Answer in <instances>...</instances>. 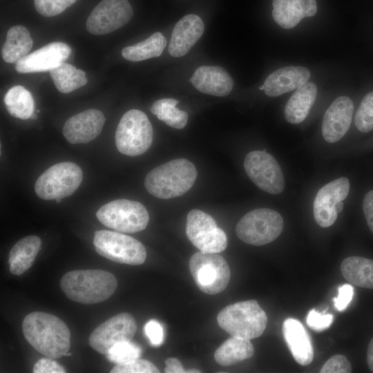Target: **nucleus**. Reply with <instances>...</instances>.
<instances>
[{
	"label": "nucleus",
	"instance_id": "1",
	"mask_svg": "<svg viewBox=\"0 0 373 373\" xmlns=\"http://www.w3.org/2000/svg\"><path fill=\"white\" fill-rule=\"evenodd\" d=\"M22 330L26 340L37 352L50 358L66 356L70 345V333L57 316L33 312L23 319Z\"/></svg>",
	"mask_w": 373,
	"mask_h": 373
},
{
	"label": "nucleus",
	"instance_id": "2",
	"mask_svg": "<svg viewBox=\"0 0 373 373\" xmlns=\"http://www.w3.org/2000/svg\"><path fill=\"white\" fill-rule=\"evenodd\" d=\"M117 286L115 276L100 269L71 271L65 274L60 280L61 289L68 298L88 305L107 300Z\"/></svg>",
	"mask_w": 373,
	"mask_h": 373
},
{
	"label": "nucleus",
	"instance_id": "3",
	"mask_svg": "<svg viewBox=\"0 0 373 373\" xmlns=\"http://www.w3.org/2000/svg\"><path fill=\"white\" fill-rule=\"evenodd\" d=\"M194 164L184 158L171 160L148 173L144 185L147 191L160 199L181 196L193 185L197 178Z\"/></svg>",
	"mask_w": 373,
	"mask_h": 373
},
{
	"label": "nucleus",
	"instance_id": "4",
	"mask_svg": "<svg viewBox=\"0 0 373 373\" xmlns=\"http://www.w3.org/2000/svg\"><path fill=\"white\" fill-rule=\"evenodd\" d=\"M219 326L231 336L251 340L264 332L268 318L256 300L229 305L217 316Z\"/></svg>",
	"mask_w": 373,
	"mask_h": 373
},
{
	"label": "nucleus",
	"instance_id": "5",
	"mask_svg": "<svg viewBox=\"0 0 373 373\" xmlns=\"http://www.w3.org/2000/svg\"><path fill=\"white\" fill-rule=\"evenodd\" d=\"M153 127L146 115L131 109L122 117L115 132V144L122 154L135 157L144 153L153 142Z\"/></svg>",
	"mask_w": 373,
	"mask_h": 373
},
{
	"label": "nucleus",
	"instance_id": "6",
	"mask_svg": "<svg viewBox=\"0 0 373 373\" xmlns=\"http://www.w3.org/2000/svg\"><path fill=\"white\" fill-rule=\"evenodd\" d=\"M284 222L275 210L261 208L251 210L238 221L237 236L244 242L262 246L273 242L283 231Z\"/></svg>",
	"mask_w": 373,
	"mask_h": 373
},
{
	"label": "nucleus",
	"instance_id": "7",
	"mask_svg": "<svg viewBox=\"0 0 373 373\" xmlns=\"http://www.w3.org/2000/svg\"><path fill=\"white\" fill-rule=\"evenodd\" d=\"M83 179L81 168L70 162L51 166L37 180L35 191L37 195L46 200H61L72 195Z\"/></svg>",
	"mask_w": 373,
	"mask_h": 373
},
{
	"label": "nucleus",
	"instance_id": "8",
	"mask_svg": "<svg viewBox=\"0 0 373 373\" xmlns=\"http://www.w3.org/2000/svg\"><path fill=\"white\" fill-rule=\"evenodd\" d=\"M189 270L201 291L213 295L222 291L230 280V269L217 253L198 251L189 260Z\"/></svg>",
	"mask_w": 373,
	"mask_h": 373
},
{
	"label": "nucleus",
	"instance_id": "9",
	"mask_svg": "<svg viewBox=\"0 0 373 373\" xmlns=\"http://www.w3.org/2000/svg\"><path fill=\"white\" fill-rule=\"evenodd\" d=\"M96 216L104 226L122 233L144 230L149 220V213L142 204L126 199L115 200L103 205Z\"/></svg>",
	"mask_w": 373,
	"mask_h": 373
},
{
	"label": "nucleus",
	"instance_id": "10",
	"mask_svg": "<svg viewBox=\"0 0 373 373\" xmlns=\"http://www.w3.org/2000/svg\"><path fill=\"white\" fill-rule=\"evenodd\" d=\"M93 245L99 255L118 263L139 265L146 260L144 246L134 238L119 232L97 231Z\"/></svg>",
	"mask_w": 373,
	"mask_h": 373
},
{
	"label": "nucleus",
	"instance_id": "11",
	"mask_svg": "<svg viewBox=\"0 0 373 373\" xmlns=\"http://www.w3.org/2000/svg\"><path fill=\"white\" fill-rule=\"evenodd\" d=\"M186 234L191 243L203 252L219 254L228 243L225 232L218 227L215 220L199 209L189 212Z\"/></svg>",
	"mask_w": 373,
	"mask_h": 373
},
{
	"label": "nucleus",
	"instance_id": "12",
	"mask_svg": "<svg viewBox=\"0 0 373 373\" xmlns=\"http://www.w3.org/2000/svg\"><path fill=\"white\" fill-rule=\"evenodd\" d=\"M244 169L249 178L261 190L279 194L285 187V178L276 159L264 151L249 152L244 160Z\"/></svg>",
	"mask_w": 373,
	"mask_h": 373
},
{
	"label": "nucleus",
	"instance_id": "13",
	"mask_svg": "<svg viewBox=\"0 0 373 373\" xmlns=\"http://www.w3.org/2000/svg\"><path fill=\"white\" fill-rule=\"evenodd\" d=\"M136 330L134 317L129 313H120L108 318L92 332L89 345L97 352L106 354L115 344L131 341Z\"/></svg>",
	"mask_w": 373,
	"mask_h": 373
},
{
	"label": "nucleus",
	"instance_id": "14",
	"mask_svg": "<svg viewBox=\"0 0 373 373\" xmlns=\"http://www.w3.org/2000/svg\"><path fill=\"white\" fill-rule=\"evenodd\" d=\"M133 14L128 0H102L88 16L86 27L95 35L108 34L126 25Z\"/></svg>",
	"mask_w": 373,
	"mask_h": 373
},
{
	"label": "nucleus",
	"instance_id": "15",
	"mask_svg": "<svg viewBox=\"0 0 373 373\" xmlns=\"http://www.w3.org/2000/svg\"><path fill=\"white\" fill-rule=\"evenodd\" d=\"M350 191V181L339 178L321 187L314 201V217L321 227H329L336 221L338 212L336 204L345 200Z\"/></svg>",
	"mask_w": 373,
	"mask_h": 373
},
{
	"label": "nucleus",
	"instance_id": "16",
	"mask_svg": "<svg viewBox=\"0 0 373 373\" xmlns=\"http://www.w3.org/2000/svg\"><path fill=\"white\" fill-rule=\"evenodd\" d=\"M71 52L65 43L52 42L18 61L15 69L20 73L50 71L64 62Z\"/></svg>",
	"mask_w": 373,
	"mask_h": 373
},
{
	"label": "nucleus",
	"instance_id": "17",
	"mask_svg": "<svg viewBox=\"0 0 373 373\" xmlns=\"http://www.w3.org/2000/svg\"><path fill=\"white\" fill-rule=\"evenodd\" d=\"M105 123L102 112L88 109L66 120L63 135L71 144H85L95 139L102 132Z\"/></svg>",
	"mask_w": 373,
	"mask_h": 373
},
{
	"label": "nucleus",
	"instance_id": "18",
	"mask_svg": "<svg viewBox=\"0 0 373 373\" xmlns=\"http://www.w3.org/2000/svg\"><path fill=\"white\" fill-rule=\"evenodd\" d=\"M354 104L346 96L337 97L326 111L322 124V135L329 143L339 141L347 132L352 119Z\"/></svg>",
	"mask_w": 373,
	"mask_h": 373
},
{
	"label": "nucleus",
	"instance_id": "19",
	"mask_svg": "<svg viewBox=\"0 0 373 373\" xmlns=\"http://www.w3.org/2000/svg\"><path fill=\"white\" fill-rule=\"evenodd\" d=\"M204 25L197 15L189 14L175 25L168 47L169 54L174 57L186 55L202 37Z\"/></svg>",
	"mask_w": 373,
	"mask_h": 373
},
{
	"label": "nucleus",
	"instance_id": "20",
	"mask_svg": "<svg viewBox=\"0 0 373 373\" xmlns=\"http://www.w3.org/2000/svg\"><path fill=\"white\" fill-rule=\"evenodd\" d=\"M191 83L200 92L218 97L228 95L233 86L230 75L218 66H201L195 69Z\"/></svg>",
	"mask_w": 373,
	"mask_h": 373
},
{
	"label": "nucleus",
	"instance_id": "21",
	"mask_svg": "<svg viewBox=\"0 0 373 373\" xmlns=\"http://www.w3.org/2000/svg\"><path fill=\"white\" fill-rule=\"evenodd\" d=\"M310 78L309 70L303 66H286L279 68L267 76L264 91L270 97H277L296 90Z\"/></svg>",
	"mask_w": 373,
	"mask_h": 373
},
{
	"label": "nucleus",
	"instance_id": "22",
	"mask_svg": "<svg viewBox=\"0 0 373 373\" xmlns=\"http://www.w3.org/2000/svg\"><path fill=\"white\" fill-rule=\"evenodd\" d=\"M283 334L295 361L302 365L312 363L314 349L309 334L297 319L289 318L283 323Z\"/></svg>",
	"mask_w": 373,
	"mask_h": 373
},
{
	"label": "nucleus",
	"instance_id": "23",
	"mask_svg": "<svg viewBox=\"0 0 373 373\" xmlns=\"http://www.w3.org/2000/svg\"><path fill=\"white\" fill-rule=\"evenodd\" d=\"M272 17L283 28L295 27L305 17L317 12L316 0H273Z\"/></svg>",
	"mask_w": 373,
	"mask_h": 373
},
{
	"label": "nucleus",
	"instance_id": "24",
	"mask_svg": "<svg viewBox=\"0 0 373 373\" xmlns=\"http://www.w3.org/2000/svg\"><path fill=\"white\" fill-rule=\"evenodd\" d=\"M317 95L314 83L307 82L296 89L285 108L286 120L293 124L302 122L308 115Z\"/></svg>",
	"mask_w": 373,
	"mask_h": 373
},
{
	"label": "nucleus",
	"instance_id": "25",
	"mask_svg": "<svg viewBox=\"0 0 373 373\" xmlns=\"http://www.w3.org/2000/svg\"><path fill=\"white\" fill-rule=\"evenodd\" d=\"M41 246V240L37 236H28L19 240L9 253L10 271L19 276L33 264Z\"/></svg>",
	"mask_w": 373,
	"mask_h": 373
},
{
	"label": "nucleus",
	"instance_id": "26",
	"mask_svg": "<svg viewBox=\"0 0 373 373\" xmlns=\"http://www.w3.org/2000/svg\"><path fill=\"white\" fill-rule=\"evenodd\" d=\"M33 40L28 30L21 25L11 27L1 49L3 59L10 64L17 63L28 55Z\"/></svg>",
	"mask_w": 373,
	"mask_h": 373
},
{
	"label": "nucleus",
	"instance_id": "27",
	"mask_svg": "<svg viewBox=\"0 0 373 373\" xmlns=\"http://www.w3.org/2000/svg\"><path fill=\"white\" fill-rule=\"evenodd\" d=\"M343 277L355 286L373 289V260L350 256L341 265Z\"/></svg>",
	"mask_w": 373,
	"mask_h": 373
},
{
	"label": "nucleus",
	"instance_id": "28",
	"mask_svg": "<svg viewBox=\"0 0 373 373\" xmlns=\"http://www.w3.org/2000/svg\"><path fill=\"white\" fill-rule=\"evenodd\" d=\"M254 354L250 340L232 336L216 350L214 359L219 365L228 366L248 359Z\"/></svg>",
	"mask_w": 373,
	"mask_h": 373
},
{
	"label": "nucleus",
	"instance_id": "29",
	"mask_svg": "<svg viewBox=\"0 0 373 373\" xmlns=\"http://www.w3.org/2000/svg\"><path fill=\"white\" fill-rule=\"evenodd\" d=\"M4 104L8 113L13 117L28 119L35 114L33 97L22 86L10 88L4 96Z\"/></svg>",
	"mask_w": 373,
	"mask_h": 373
},
{
	"label": "nucleus",
	"instance_id": "30",
	"mask_svg": "<svg viewBox=\"0 0 373 373\" xmlns=\"http://www.w3.org/2000/svg\"><path fill=\"white\" fill-rule=\"evenodd\" d=\"M166 45V39L160 32H156L146 40L122 50V57L128 61H140L161 55Z\"/></svg>",
	"mask_w": 373,
	"mask_h": 373
},
{
	"label": "nucleus",
	"instance_id": "31",
	"mask_svg": "<svg viewBox=\"0 0 373 373\" xmlns=\"http://www.w3.org/2000/svg\"><path fill=\"white\" fill-rule=\"evenodd\" d=\"M50 75L57 89L62 93H70L88 82L83 70L64 62L50 70Z\"/></svg>",
	"mask_w": 373,
	"mask_h": 373
},
{
	"label": "nucleus",
	"instance_id": "32",
	"mask_svg": "<svg viewBox=\"0 0 373 373\" xmlns=\"http://www.w3.org/2000/svg\"><path fill=\"white\" fill-rule=\"evenodd\" d=\"M178 102L173 98L160 99L153 104L151 111L168 126L182 129L186 126L189 115L186 112L176 108Z\"/></svg>",
	"mask_w": 373,
	"mask_h": 373
},
{
	"label": "nucleus",
	"instance_id": "33",
	"mask_svg": "<svg viewBox=\"0 0 373 373\" xmlns=\"http://www.w3.org/2000/svg\"><path fill=\"white\" fill-rule=\"evenodd\" d=\"M141 353V348L129 341L115 344L106 355L110 361L121 364L139 358Z\"/></svg>",
	"mask_w": 373,
	"mask_h": 373
},
{
	"label": "nucleus",
	"instance_id": "34",
	"mask_svg": "<svg viewBox=\"0 0 373 373\" xmlns=\"http://www.w3.org/2000/svg\"><path fill=\"white\" fill-rule=\"evenodd\" d=\"M354 123L361 132L367 133L373 129V92L363 98L356 111Z\"/></svg>",
	"mask_w": 373,
	"mask_h": 373
},
{
	"label": "nucleus",
	"instance_id": "35",
	"mask_svg": "<svg viewBox=\"0 0 373 373\" xmlns=\"http://www.w3.org/2000/svg\"><path fill=\"white\" fill-rule=\"evenodd\" d=\"M77 0H34L36 10L42 16L58 15L71 6Z\"/></svg>",
	"mask_w": 373,
	"mask_h": 373
},
{
	"label": "nucleus",
	"instance_id": "36",
	"mask_svg": "<svg viewBox=\"0 0 373 373\" xmlns=\"http://www.w3.org/2000/svg\"><path fill=\"white\" fill-rule=\"evenodd\" d=\"M111 373H157L160 370L151 362L144 359H135L128 363L116 364Z\"/></svg>",
	"mask_w": 373,
	"mask_h": 373
},
{
	"label": "nucleus",
	"instance_id": "37",
	"mask_svg": "<svg viewBox=\"0 0 373 373\" xmlns=\"http://www.w3.org/2000/svg\"><path fill=\"white\" fill-rule=\"evenodd\" d=\"M352 366L347 358L342 354H336L329 358L320 370L321 373H350Z\"/></svg>",
	"mask_w": 373,
	"mask_h": 373
},
{
	"label": "nucleus",
	"instance_id": "38",
	"mask_svg": "<svg viewBox=\"0 0 373 373\" xmlns=\"http://www.w3.org/2000/svg\"><path fill=\"white\" fill-rule=\"evenodd\" d=\"M333 322V316L311 309L307 316L306 323L313 330L323 331L330 327Z\"/></svg>",
	"mask_w": 373,
	"mask_h": 373
},
{
	"label": "nucleus",
	"instance_id": "39",
	"mask_svg": "<svg viewBox=\"0 0 373 373\" xmlns=\"http://www.w3.org/2000/svg\"><path fill=\"white\" fill-rule=\"evenodd\" d=\"M144 332L152 345L158 347L163 343L164 329L157 321L152 319L148 321L144 326Z\"/></svg>",
	"mask_w": 373,
	"mask_h": 373
},
{
	"label": "nucleus",
	"instance_id": "40",
	"mask_svg": "<svg viewBox=\"0 0 373 373\" xmlns=\"http://www.w3.org/2000/svg\"><path fill=\"white\" fill-rule=\"evenodd\" d=\"M338 296L334 298L336 309L344 311L352 301L354 296V288L351 285L344 284L338 289Z\"/></svg>",
	"mask_w": 373,
	"mask_h": 373
},
{
	"label": "nucleus",
	"instance_id": "41",
	"mask_svg": "<svg viewBox=\"0 0 373 373\" xmlns=\"http://www.w3.org/2000/svg\"><path fill=\"white\" fill-rule=\"evenodd\" d=\"M34 373H64L66 371L57 361L48 358H41L33 367Z\"/></svg>",
	"mask_w": 373,
	"mask_h": 373
},
{
	"label": "nucleus",
	"instance_id": "42",
	"mask_svg": "<svg viewBox=\"0 0 373 373\" xmlns=\"http://www.w3.org/2000/svg\"><path fill=\"white\" fill-rule=\"evenodd\" d=\"M363 210L367 224L373 233V190L367 192L365 195Z\"/></svg>",
	"mask_w": 373,
	"mask_h": 373
},
{
	"label": "nucleus",
	"instance_id": "43",
	"mask_svg": "<svg viewBox=\"0 0 373 373\" xmlns=\"http://www.w3.org/2000/svg\"><path fill=\"white\" fill-rule=\"evenodd\" d=\"M166 367L164 368L165 373H183L186 370L180 361L176 358H168L165 361Z\"/></svg>",
	"mask_w": 373,
	"mask_h": 373
},
{
	"label": "nucleus",
	"instance_id": "44",
	"mask_svg": "<svg viewBox=\"0 0 373 373\" xmlns=\"http://www.w3.org/2000/svg\"><path fill=\"white\" fill-rule=\"evenodd\" d=\"M367 363L369 369L373 372V338L370 341L367 352Z\"/></svg>",
	"mask_w": 373,
	"mask_h": 373
},
{
	"label": "nucleus",
	"instance_id": "45",
	"mask_svg": "<svg viewBox=\"0 0 373 373\" xmlns=\"http://www.w3.org/2000/svg\"><path fill=\"white\" fill-rule=\"evenodd\" d=\"M343 208V201H340L336 204V211L338 213H341Z\"/></svg>",
	"mask_w": 373,
	"mask_h": 373
},
{
	"label": "nucleus",
	"instance_id": "46",
	"mask_svg": "<svg viewBox=\"0 0 373 373\" xmlns=\"http://www.w3.org/2000/svg\"><path fill=\"white\" fill-rule=\"evenodd\" d=\"M186 372H189V373H198V372H201V371L197 370V369H191V370H186Z\"/></svg>",
	"mask_w": 373,
	"mask_h": 373
},
{
	"label": "nucleus",
	"instance_id": "47",
	"mask_svg": "<svg viewBox=\"0 0 373 373\" xmlns=\"http://www.w3.org/2000/svg\"><path fill=\"white\" fill-rule=\"evenodd\" d=\"M259 89L260 90H264V86L262 85V86H259Z\"/></svg>",
	"mask_w": 373,
	"mask_h": 373
}]
</instances>
